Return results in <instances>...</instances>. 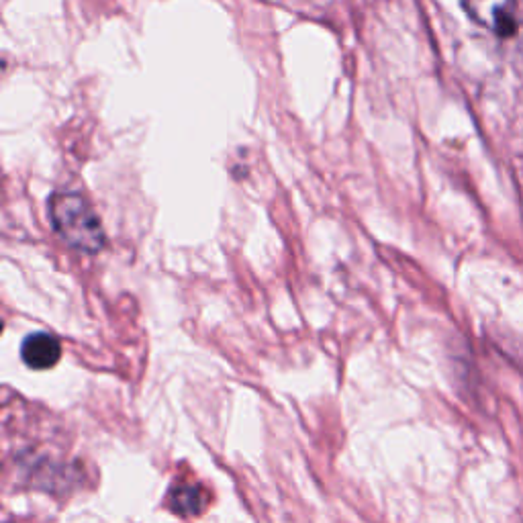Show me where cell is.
I'll return each instance as SVG.
<instances>
[{
    "instance_id": "cell-2",
    "label": "cell",
    "mask_w": 523,
    "mask_h": 523,
    "mask_svg": "<svg viewBox=\"0 0 523 523\" xmlns=\"http://www.w3.org/2000/svg\"><path fill=\"white\" fill-rule=\"evenodd\" d=\"M464 11L501 37H511L517 31V0H460Z\"/></svg>"
},
{
    "instance_id": "cell-1",
    "label": "cell",
    "mask_w": 523,
    "mask_h": 523,
    "mask_svg": "<svg viewBox=\"0 0 523 523\" xmlns=\"http://www.w3.org/2000/svg\"><path fill=\"white\" fill-rule=\"evenodd\" d=\"M50 217L70 248L82 254H99L105 248L103 223L82 195L56 193L50 199Z\"/></svg>"
},
{
    "instance_id": "cell-4",
    "label": "cell",
    "mask_w": 523,
    "mask_h": 523,
    "mask_svg": "<svg viewBox=\"0 0 523 523\" xmlns=\"http://www.w3.org/2000/svg\"><path fill=\"white\" fill-rule=\"evenodd\" d=\"M172 505L178 513L182 515H188V513H197L199 507H201V501H199V491L193 487H180L172 493Z\"/></svg>"
},
{
    "instance_id": "cell-3",
    "label": "cell",
    "mask_w": 523,
    "mask_h": 523,
    "mask_svg": "<svg viewBox=\"0 0 523 523\" xmlns=\"http://www.w3.org/2000/svg\"><path fill=\"white\" fill-rule=\"evenodd\" d=\"M21 356L29 368L45 370L58 364L62 356V346L58 338H54L52 334H43V331H39V334H31L29 338H25Z\"/></svg>"
}]
</instances>
